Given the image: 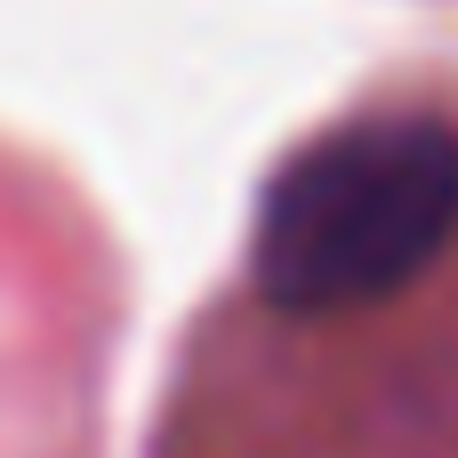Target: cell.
<instances>
[{"mask_svg": "<svg viewBox=\"0 0 458 458\" xmlns=\"http://www.w3.org/2000/svg\"><path fill=\"white\" fill-rule=\"evenodd\" d=\"M153 458H458V97H370L266 177Z\"/></svg>", "mask_w": 458, "mask_h": 458, "instance_id": "obj_1", "label": "cell"}]
</instances>
